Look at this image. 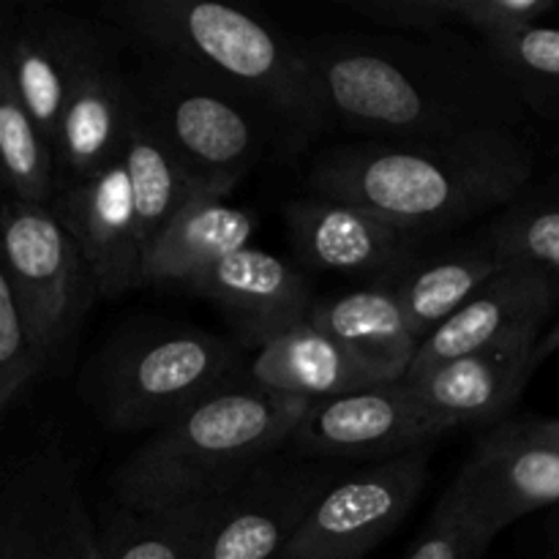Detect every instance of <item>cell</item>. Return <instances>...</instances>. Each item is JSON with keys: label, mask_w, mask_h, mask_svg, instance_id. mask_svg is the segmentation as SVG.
Here are the masks:
<instances>
[{"label": "cell", "mask_w": 559, "mask_h": 559, "mask_svg": "<svg viewBox=\"0 0 559 559\" xmlns=\"http://www.w3.org/2000/svg\"><path fill=\"white\" fill-rule=\"evenodd\" d=\"M328 126L382 142L516 131L524 102L484 38L453 31L317 36L300 41Z\"/></svg>", "instance_id": "obj_1"}, {"label": "cell", "mask_w": 559, "mask_h": 559, "mask_svg": "<svg viewBox=\"0 0 559 559\" xmlns=\"http://www.w3.org/2000/svg\"><path fill=\"white\" fill-rule=\"evenodd\" d=\"M533 167V151L516 131L431 142L364 140L322 151L309 169V189L429 240L516 202Z\"/></svg>", "instance_id": "obj_2"}, {"label": "cell", "mask_w": 559, "mask_h": 559, "mask_svg": "<svg viewBox=\"0 0 559 559\" xmlns=\"http://www.w3.org/2000/svg\"><path fill=\"white\" fill-rule=\"evenodd\" d=\"M104 14L140 41L260 107L284 140L304 145L328 129L320 85L300 41L218 0H123Z\"/></svg>", "instance_id": "obj_3"}, {"label": "cell", "mask_w": 559, "mask_h": 559, "mask_svg": "<svg viewBox=\"0 0 559 559\" xmlns=\"http://www.w3.org/2000/svg\"><path fill=\"white\" fill-rule=\"evenodd\" d=\"M309 404L243 380L162 426L112 475L118 506L158 511L227 495L249 469L289 448Z\"/></svg>", "instance_id": "obj_4"}, {"label": "cell", "mask_w": 559, "mask_h": 559, "mask_svg": "<svg viewBox=\"0 0 559 559\" xmlns=\"http://www.w3.org/2000/svg\"><path fill=\"white\" fill-rule=\"evenodd\" d=\"M131 87L207 191L229 194L278 129L260 107L162 55H147Z\"/></svg>", "instance_id": "obj_5"}, {"label": "cell", "mask_w": 559, "mask_h": 559, "mask_svg": "<svg viewBox=\"0 0 559 559\" xmlns=\"http://www.w3.org/2000/svg\"><path fill=\"white\" fill-rule=\"evenodd\" d=\"M243 355L238 342L194 328L145 333L104 366L96 407L118 431H158L211 393L243 380Z\"/></svg>", "instance_id": "obj_6"}, {"label": "cell", "mask_w": 559, "mask_h": 559, "mask_svg": "<svg viewBox=\"0 0 559 559\" xmlns=\"http://www.w3.org/2000/svg\"><path fill=\"white\" fill-rule=\"evenodd\" d=\"M0 273L14 289L47 374L69 369L98 287L52 207L5 197Z\"/></svg>", "instance_id": "obj_7"}, {"label": "cell", "mask_w": 559, "mask_h": 559, "mask_svg": "<svg viewBox=\"0 0 559 559\" xmlns=\"http://www.w3.org/2000/svg\"><path fill=\"white\" fill-rule=\"evenodd\" d=\"M347 464L284 448L262 459L216 500L197 559H282Z\"/></svg>", "instance_id": "obj_8"}, {"label": "cell", "mask_w": 559, "mask_h": 559, "mask_svg": "<svg viewBox=\"0 0 559 559\" xmlns=\"http://www.w3.org/2000/svg\"><path fill=\"white\" fill-rule=\"evenodd\" d=\"M435 445L353 467L322 495L282 559H364L407 519L429 480Z\"/></svg>", "instance_id": "obj_9"}, {"label": "cell", "mask_w": 559, "mask_h": 559, "mask_svg": "<svg viewBox=\"0 0 559 559\" xmlns=\"http://www.w3.org/2000/svg\"><path fill=\"white\" fill-rule=\"evenodd\" d=\"M456 424L426 407L402 377L309 404L289 448L322 462L364 467L435 445Z\"/></svg>", "instance_id": "obj_10"}, {"label": "cell", "mask_w": 559, "mask_h": 559, "mask_svg": "<svg viewBox=\"0 0 559 559\" xmlns=\"http://www.w3.org/2000/svg\"><path fill=\"white\" fill-rule=\"evenodd\" d=\"M0 559H102L80 480L58 445L36 448L5 469Z\"/></svg>", "instance_id": "obj_11"}, {"label": "cell", "mask_w": 559, "mask_h": 559, "mask_svg": "<svg viewBox=\"0 0 559 559\" xmlns=\"http://www.w3.org/2000/svg\"><path fill=\"white\" fill-rule=\"evenodd\" d=\"M453 497L491 540L527 513L559 502V451L527 435L522 420H502L464 462Z\"/></svg>", "instance_id": "obj_12"}, {"label": "cell", "mask_w": 559, "mask_h": 559, "mask_svg": "<svg viewBox=\"0 0 559 559\" xmlns=\"http://www.w3.org/2000/svg\"><path fill=\"white\" fill-rule=\"evenodd\" d=\"M300 265L371 282H393L420 257L426 238L349 202L306 197L284 207Z\"/></svg>", "instance_id": "obj_13"}, {"label": "cell", "mask_w": 559, "mask_h": 559, "mask_svg": "<svg viewBox=\"0 0 559 559\" xmlns=\"http://www.w3.org/2000/svg\"><path fill=\"white\" fill-rule=\"evenodd\" d=\"M52 211L80 246L102 298L140 287L145 246L123 158L91 178L58 186Z\"/></svg>", "instance_id": "obj_14"}, {"label": "cell", "mask_w": 559, "mask_h": 559, "mask_svg": "<svg viewBox=\"0 0 559 559\" xmlns=\"http://www.w3.org/2000/svg\"><path fill=\"white\" fill-rule=\"evenodd\" d=\"M134 115L131 76L120 69L107 36L96 27L60 120L55 158L58 186L91 178L123 158Z\"/></svg>", "instance_id": "obj_15"}, {"label": "cell", "mask_w": 559, "mask_h": 559, "mask_svg": "<svg viewBox=\"0 0 559 559\" xmlns=\"http://www.w3.org/2000/svg\"><path fill=\"white\" fill-rule=\"evenodd\" d=\"M189 293L224 311L243 349H257L278 333L309 320V284L289 260L262 249H240L189 284Z\"/></svg>", "instance_id": "obj_16"}, {"label": "cell", "mask_w": 559, "mask_h": 559, "mask_svg": "<svg viewBox=\"0 0 559 559\" xmlns=\"http://www.w3.org/2000/svg\"><path fill=\"white\" fill-rule=\"evenodd\" d=\"M557 300L555 284L538 267L511 262L420 344L407 374H424L464 355L508 342L527 328L546 325Z\"/></svg>", "instance_id": "obj_17"}, {"label": "cell", "mask_w": 559, "mask_h": 559, "mask_svg": "<svg viewBox=\"0 0 559 559\" xmlns=\"http://www.w3.org/2000/svg\"><path fill=\"white\" fill-rule=\"evenodd\" d=\"M93 33V22L52 9L22 14L5 27L0 63L9 69L22 104L52 147Z\"/></svg>", "instance_id": "obj_18"}, {"label": "cell", "mask_w": 559, "mask_h": 559, "mask_svg": "<svg viewBox=\"0 0 559 559\" xmlns=\"http://www.w3.org/2000/svg\"><path fill=\"white\" fill-rule=\"evenodd\" d=\"M544 325L527 328L508 342L442 364L424 374H407L409 391L442 418L462 426L500 424L535 371L533 355Z\"/></svg>", "instance_id": "obj_19"}, {"label": "cell", "mask_w": 559, "mask_h": 559, "mask_svg": "<svg viewBox=\"0 0 559 559\" xmlns=\"http://www.w3.org/2000/svg\"><path fill=\"white\" fill-rule=\"evenodd\" d=\"M246 380L276 396L317 404L399 377L371 366L306 320L257 347L246 366Z\"/></svg>", "instance_id": "obj_20"}, {"label": "cell", "mask_w": 559, "mask_h": 559, "mask_svg": "<svg viewBox=\"0 0 559 559\" xmlns=\"http://www.w3.org/2000/svg\"><path fill=\"white\" fill-rule=\"evenodd\" d=\"M224 191L197 194L151 243L142 257V284H183L211 271L218 260L249 249L257 216L229 205Z\"/></svg>", "instance_id": "obj_21"}, {"label": "cell", "mask_w": 559, "mask_h": 559, "mask_svg": "<svg viewBox=\"0 0 559 559\" xmlns=\"http://www.w3.org/2000/svg\"><path fill=\"white\" fill-rule=\"evenodd\" d=\"M309 322L399 380L420 349L393 282H371L314 300Z\"/></svg>", "instance_id": "obj_22"}, {"label": "cell", "mask_w": 559, "mask_h": 559, "mask_svg": "<svg viewBox=\"0 0 559 559\" xmlns=\"http://www.w3.org/2000/svg\"><path fill=\"white\" fill-rule=\"evenodd\" d=\"M506 265L511 262L497 249L489 229L467 243L418 257L402 276L393 278L415 338L424 344Z\"/></svg>", "instance_id": "obj_23"}, {"label": "cell", "mask_w": 559, "mask_h": 559, "mask_svg": "<svg viewBox=\"0 0 559 559\" xmlns=\"http://www.w3.org/2000/svg\"><path fill=\"white\" fill-rule=\"evenodd\" d=\"M123 167L134 194L142 246L151 243L197 194L207 191L169 145L156 120L142 109L136 96L123 147Z\"/></svg>", "instance_id": "obj_24"}, {"label": "cell", "mask_w": 559, "mask_h": 559, "mask_svg": "<svg viewBox=\"0 0 559 559\" xmlns=\"http://www.w3.org/2000/svg\"><path fill=\"white\" fill-rule=\"evenodd\" d=\"M555 5V0H355L349 9L393 31L437 33L462 25L478 38H495L538 25Z\"/></svg>", "instance_id": "obj_25"}, {"label": "cell", "mask_w": 559, "mask_h": 559, "mask_svg": "<svg viewBox=\"0 0 559 559\" xmlns=\"http://www.w3.org/2000/svg\"><path fill=\"white\" fill-rule=\"evenodd\" d=\"M216 500L158 511L118 506L115 519L98 535L102 559H197L216 513Z\"/></svg>", "instance_id": "obj_26"}, {"label": "cell", "mask_w": 559, "mask_h": 559, "mask_svg": "<svg viewBox=\"0 0 559 559\" xmlns=\"http://www.w3.org/2000/svg\"><path fill=\"white\" fill-rule=\"evenodd\" d=\"M0 156L9 197L52 207L58 194V158L52 142L22 104L9 69L0 63Z\"/></svg>", "instance_id": "obj_27"}, {"label": "cell", "mask_w": 559, "mask_h": 559, "mask_svg": "<svg viewBox=\"0 0 559 559\" xmlns=\"http://www.w3.org/2000/svg\"><path fill=\"white\" fill-rule=\"evenodd\" d=\"M484 41L524 107L559 118V27L538 22Z\"/></svg>", "instance_id": "obj_28"}, {"label": "cell", "mask_w": 559, "mask_h": 559, "mask_svg": "<svg viewBox=\"0 0 559 559\" xmlns=\"http://www.w3.org/2000/svg\"><path fill=\"white\" fill-rule=\"evenodd\" d=\"M486 229L508 262L538 267L559 293V194L511 202Z\"/></svg>", "instance_id": "obj_29"}, {"label": "cell", "mask_w": 559, "mask_h": 559, "mask_svg": "<svg viewBox=\"0 0 559 559\" xmlns=\"http://www.w3.org/2000/svg\"><path fill=\"white\" fill-rule=\"evenodd\" d=\"M38 377H47V366L33 342L14 289L0 273V409L9 413L11 404Z\"/></svg>", "instance_id": "obj_30"}, {"label": "cell", "mask_w": 559, "mask_h": 559, "mask_svg": "<svg viewBox=\"0 0 559 559\" xmlns=\"http://www.w3.org/2000/svg\"><path fill=\"white\" fill-rule=\"evenodd\" d=\"M491 538L480 533L448 489L404 559H484Z\"/></svg>", "instance_id": "obj_31"}, {"label": "cell", "mask_w": 559, "mask_h": 559, "mask_svg": "<svg viewBox=\"0 0 559 559\" xmlns=\"http://www.w3.org/2000/svg\"><path fill=\"white\" fill-rule=\"evenodd\" d=\"M524 431L540 440L544 445L559 451V418L557 420H522Z\"/></svg>", "instance_id": "obj_32"}, {"label": "cell", "mask_w": 559, "mask_h": 559, "mask_svg": "<svg viewBox=\"0 0 559 559\" xmlns=\"http://www.w3.org/2000/svg\"><path fill=\"white\" fill-rule=\"evenodd\" d=\"M555 353H559V322H557V325H551L549 331H546L544 336H540L538 347H535V355H533L535 369H538V366L544 364L546 358H551V355H555Z\"/></svg>", "instance_id": "obj_33"}]
</instances>
